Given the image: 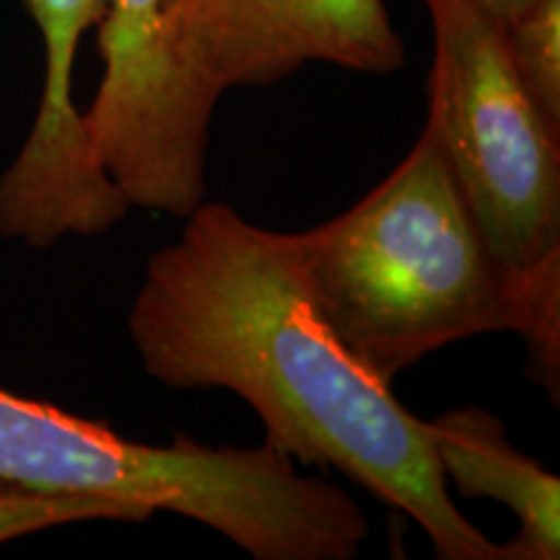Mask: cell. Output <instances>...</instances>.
I'll return each instance as SVG.
<instances>
[{"label":"cell","instance_id":"1","mask_svg":"<svg viewBox=\"0 0 560 560\" xmlns=\"http://www.w3.org/2000/svg\"><path fill=\"white\" fill-rule=\"evenodd\" d=\"M128 330L151 380L240 395L260 416L265 444L348 475L410 516L436 558L509 560L452 501L425 420L322 317L296 234L202 200L151 255Z\"/></svg>","mask_w":560,"mask_h":560},{"label":"cell","instance_id":"2","mask_svg":"<svg viewBox=\"0 0 560 560\" xmlns=\"http://www.w3.org/2000/svg\"><path fill=\"white\" fill-rule=\"evenodd\" d=\"M296 240L322 317L380 380L457 340L514 330L527 374L558 402L560 276H520L490 252L425 128L366 198Z\"/></svg>","mask_w":560,"mask_h":560},{"label":"cell","instance_id":"3","mask_svg":"<svg viewBox=\"0 0 560 560\" xmlns=\"http://www.w3.org/2000/svg\"><path fill=\"white\" fill-rule=\"evenodd\" d=\"M0 480L172 511L255 560H353L369 537V520L346 488L301 475L268 444L208 446L182 433L170 444H140L9 389H0Z\"/></svg>","mask_w":560,"mask_h":560},{"label":"cell","instance_id":"4","mask_svg":"<svg viewBox=\"0 0 560 560\" xmlns=\"http://www.w3.org/2000/svg\"><path fill=\"white\" fill-rule=\"evenodd\" d=\"M433 24L431 132L490 252L560 276V136L516 79L501 24L475 0H423Z\"/></svg>","mask_w":560,"mask_h":560},{"label":"cell","instance_id":"5","mask_svg":"<svg viewBox=\"0 0 560 560\" xmlns=\"http://www.w3.org/2000/svg\"><path fill=\"white\" fill-rule=\"evenodd\" d=\"M104 75L83 125L130 208L187 219L206 200L215 100L174 60L161 0H112L100 24Z\"/></svg>","mask_w":560,"mask_h":560},{"label":"cell","instance_id":"6","mask_svg":"<svg viewBox=\"0 0 560 560\" xmlns=\"http://www.w3.org/2000/svg\"><path fill=\"white\" fill-rule=\"evenodd\" d=\"M161 21L174 60L215 100L306 62L389 75L408 60L384 0H161Z\"/></svg>","mask_w":560,"mask_h":560},{"label":"cell","instance_id":"7","mask_svg":"<svg viewBox=\"0 0 560 560\" xmlns=\"http://www.w3.org/2000/svg\"><path fill=\"white\" fill-rule=\"evenodd\" d=\"M45 42V86L19 156L0 174V240L50 247L62 236L107 234L128 200L91 149L73 104V66L83 32L112 0H24Z\"/></svg>","mask_w":560,"mask_h":560},{"label":"cell","instance_id":"8","mask_svg":"<svg viewBox=\"0 0 560 560\" xmlns=\"http://www.w3.org/2000/svg\"><path fill=\"white\" fill-rule=\"evenodd\" d=\"M439 470L467 499H490L514 511L520 532L503 542L509 560L560 558V480L511 446L501 418L457 408L425 420Z\"/></svg>","mask_w":560,"mask_h":560},{"label":"cell","instance_id":"9","mask_svg":"<svg viewBox=\"0 0 560 560\" xmlns=\"http://www.w3.org/2000/svg\"><path fill=\"white\" fill-rule=\"evenodd\" d=\"M501 32L516 79L560 136V0H535Z\"/></svg>","mask_w":560,"mask_h":560},{"label":"cell","instance_id":"10","mask_svg":"<svg viewBox=\"0 0 560 560\" xmlns=\"http://www.w3.org/2000/svg\"><path fill=\"white\" fill-rule=\"evenodd\" d=\"M151 511L122 501L96 499V495L42 493L16 482L0 480V545L37 532L66 527L81 522H128L143 524Z\"/></svg>","mask_w":560,"mask_h":560},{"label":"cell","instance_id":"11","mask_svg":"<svg viewBox=\"0 0 560 560\" xmlns=\"http://www.w3.org/2000/svg\"><path fill=\"white\" fill-rule=\"evenodd\" d=\"M482 11L490 13L499 24H506L514 16H520L524 9H529L535 0H475Z\"/></svg>","mask_w":560,"mask_h":560}]
</instances>
